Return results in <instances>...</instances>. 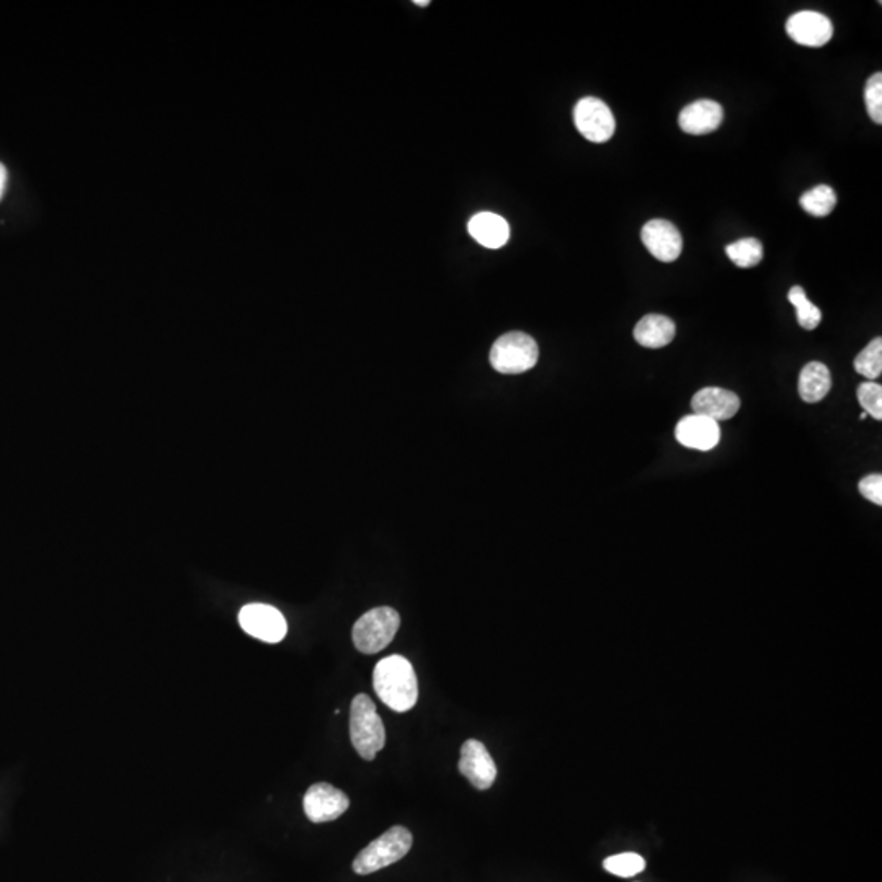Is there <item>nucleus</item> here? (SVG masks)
<instances>
[{
  "label": "nucleus",
  "instance_id": "nucleus-1",
  "mask_svg": "<svg viewBox=\"0 0 882 882\" xmlns=\"http://www.w3.org/2000/svg\"><path fill=\"white\" fill-rule=\"evenodd\" d=\"M376 695L396 713H406L419 700V682L414 667L402 655L379 660L373 672Z\"/></svg>",
  "mask_w": 882,
  "mask_h": 882
},
{
  "label": "nucleus",
  "instance_id": "nucleus-2",
  "mask_svg": "<svg viewBox=\"0 0 882 882\" xmlns=\"http://www.w3.org/2000/svg\"><path fill=\"white\" fill-rule=\"evenodd\" d=\"M350 739L353 747L363 760H375L384 744L386 729L376 711V704L368 695H357L353 698L350 709Z\"/></svg>",
  "mask_w": 882,
  "mask_h": 882
},
{
  "label": "nucleus",
  "instance_id": "nucleus-3",
  "mask_svg": "<svg viewBox=\"0 0 882 882\" xmlns=\"http://www.w3.org/2000/svg\"><path fill=\"white\" fill-rule=\"evenodd\" d=\"M410 848H412V833L406 827L396 825L358 853L353 861V871L360 876L376 873L379 869L388 868L402 860L409 853Z\"/></svg>",
  "mask_w": 882,
  "mask_h": 882
},
{
  "label": "nucleus",
  "instance_id": "nucleus-4",
  "mask_svg": "<svg viewBox=\"0 0 882 882\" xmlns=\"http://www.w3.org/2000/svg\"><path fill=\"white\" fill-rule=\"evenodd\" d=\"M489 358L492 368L502 375H520L538 363V343L523 332H510L492 345Z\"/></svg>",
  "mask_w": 882,
  "mask_h": 882
},
{
  "label": "nucleus",
  "instance_id": "nucleus-5",
  "mask_svg": "<svg viewBox=\"0 0 882 882\" xmlns=\"http://www.w3.org/2000/svg\"><path fill=\"white\" fill-rule=\"evenodd\" d=\"M401 626L396 610L381 606L361 616L353 626V644L363 654H378L391 644Z\"/></svg>",
  "mask_w": 882,
  "mask_h": 882
},
{
  "label": "nucleus",
  "instance_id": "nucleus-6",
  "mask_svg": "<svg viewBox=\"0 0 882 882\" xmlns=\"http://www.w3.org/2000/svg\"><path fill=\"white\" fill-rule=\"evenodd\" d=\"M574 121L579 133L592 143H606L615 134V116L600 98H582L575 105Z\"/></svg>",
  "mask_w": 882,
  "mask_h": 882
},
{
  "label": "nucleus",
  "instance_id": "nucleus-7",
  "mask_svg": "<svg viewBox=\"0 0 882 882\" xmlns=\"http://www.w3.org/2000/svg\"><path fill=\"white\" fill-rule=\"evenodd\" d=\"M239 624L249 636L268 644L283 641L288 633L285 616L275 606L263 603L245 605L239 613Z\"/></svg>",
  "mask_w": 882,
  "mask_h": 882
},
{
  "label": "nucleus",
  "instance_id": "nucleus-8",
  "mask_svg": "<svg viewBox=\"0 0 882 882\" xmlns=\"http://www.w3.org/2000/svg\"><path fill=\"white\" fill-rule=\"evenodd\" d=\"M304 812L314 824L339 819L350 807L347 794L329 783L312 784L304 796Z\"/></svg>",
  "mask_w": 882,
  "mask_h": 882
},
{
  "label": "nucleus",
  "instance_id": "nucleus-9",
  "mask_svg": "<svg viewBox=\"0 0 882 882\" xmlns=\"http://www.w3.org/2000/svg\"><path fill=\"white\" fill-rule=\"evenodd\" d=\"M459 773L473 784L474 788L486 791L497 778V767L486 745L479 740L469 739L461 747L458 763Z\"/></svg>",
  "mask_w": 882,
  "mask_h": 882
},
{
  "label": "nucleus",
  "instance_id": "nucleus-10",
  "mask_svg": "<svg viewBox=\"0 0 882 882\" xmlns=\"http://www.w3.org/2000/svg\"><path fill=\"white\" fill-rule=\"evenodd\" d=\"M642 242L660 262H675L683 250L682 234L665 219H652L642 228Z\"/></svg>",
  "mask_w": 882,
  "mask_h": 882
},
{
  "label": "nucleus",
  "instance_id": "nucleus-11",
  "mask_svg": "<svg viewBox=\"0 0 882 882\" xmlns=\"http://www.w3.org/2000/svg\"><path fill=\"white\" fill-rule=\"evenodd\" d=\"M786 32L799 45L820 48L832 40L833 25L829 18L819 12L802 10L789 18Z\"/></svg>",
  "mask_w": 882,
  "mask_h": 882
},
{
  "label": "nucleus",
  "instance_id": "nucleus-12",
  "mask_svg": "<svg viewBox=\"0 0 882 882\" xmlns=\"http://www.w3.org/2000/svg\"><path fill=\"white\" fill-rule=\"evenodd\" d=\"M678 443L686 448L698 451H711L721 440V428L718 422L703 415H688L680 420L675 430Z\"/></svg>",
  "mask_w": 882,
  "mask_h": 882
},
{
  "label": "nucleus",
  "instance_id": "nucleus-13",
  "mask_svg": "<svg viewBox=\"0 0 882 882\" xmlns=\"http://www.w3.org/2000/svg\"><path fill=\"white\" fill-rule=\"evenodd\" d=\"M695 414L703 415L714 422L729 420L740 409V399L735 392L722 388H704L696 392L691 401Z\"/></svg>",
  "mask_w": 882,
  "mask_h": 882
},
{
  "label": "nucleus",
  "instance_id": "nucleus-14",
  "mask_svg": "<svg viewBox=\"0 0 882 882\" xmlns=\"http://www.w3.org/2000/svg\"><path fill=\"white\" fill-rule=\"evenodd\" d=\"M724 112L714 100H698L683 108L678 116V125L685 133L693 136L713 133L721 126Z\"/></svg>",
  "mask_w": 882,
  "mask_h": 882
},
{
  "label": "nucleus",
  "instance_id": "nucleus-15",
  "mask_svg": "<svg viewBox=\"0 0 882 882\" xmlns=\"http://www.w3.org/2000/svg\"><path fill=\"white\" fill-rule=\"evenodd\" d=\"M468 231L487 249H500L510 239V226L507 221L494 213H477L469 221Z\"/></svg>",
  "mask_w": 882,
  "mask_h": 882
},
{
  "label": "nucleus",
  "instance_id": "nucleus-16",
  "mask_svg": "<svg viewBox=\"0 0 882 882\" xmlns=\"http://www.w3.org/2000/svg\"><path fill=\"white\" fill-rule=\"evenodd\" d=\"M675 335H677L675 322L660 314L642 317L634 329V339L641 347L646 348L667 347L675 339Z\"/></svg>",
  "mask_w": 882,
  "mask_h": 882
},
{
  "label": "nucleus",
  "instance_id": "nucleus-17",
  "mask_svg": "<svg viewBox=\"0 0 882 882\" xmlns=\"http://www.w3.org/2000/svg\"><path fill=\"white\" fill-rule=\"evenodd\" d=\"M832 389V375L829 368L820 361H811L802 368L799 376V394L807 404L822 401Z\"/></svg>",
  "mask_w": 882,
  "mask_h": 882
},
{
  "label": "nucleus",
  "instance_id": "nucleus-18",
  "mask_svg": "<svg viewBox=\"0 0 882 882\" xmlns=\"http://www.w3.org/2000/svg\"><path fill=\"white\" fill-rule=\"evenodd\" d=\"M801 206L804 211L816 216V218H825L829 216L835 206H837V195L833 192L829 185H819V187L807 190L801 196Z\"/></svg>",
  "mask_w": 882,
  "mask_h": 882
},
{
  "label": "nucleus",
  "instance_id": "nucleus-19",
  "mask_svg": "<svg viewBox=\"0 0 882 882\" xmlns=\"http://www.w3.org/2000/svg\"><path fill=\"white\" fill-rule=\"evenodd\" d=\"M726 254L740 268H752L763 259L762 242L758 239H742L726 247Z\"/></svg>",
  "mask_w": 882,
  "mask_h": 882
},
{
  "label": "nucleus",
  "instance_id": "nucleus-20",
  "mask_svg": "<svg viewBox=\"0 0 882 882\" xmlns=\"http://www.w3.org/2000/svg\"><path fill=\"white\" fill-rule=\"evenodd\" d=\"M789 303L796 308V316H798L799 324L802 329L814 330L819 327L822 321V312L817 308L816 304H812L807 299L806 291L801 286H793L788 294Z\"/></svg>",
  "mask_w": 882,
  "mask_h": 882
},
{
  "label": "nucleus",
  "instance_id": "nucleus-21",
  "mask_svg": "<svg viewBox=\"0 0 882 882\" xmlns=\"http://www.w3.org/2000/svg\"><path fill=\"white\" fill-rule=\"evenodd\" d=\"M603 868L618 878H633L646 868V861L637 853H620L603 861Z\"/></svg>",
  "mask_w": 882,
  "mask_h": 882
},
{
  "label": "nucleus",
  "instance_id": "nucleus-22",
  "mask_svg": "<svg viewBox=\"0 0 882 882\" xmlns=\"http://www.w3.org/2000/svg\"><path fill=\"white\" fill-rule=\"evenodd\" d=\"M856 373L868 379H876L882 373V339H874L855 360Z\"/></svg>",
  "mask_w": 882,
  "mask_h": 882
},
{
  "label": "nucleus",
  "instance_id": "nucleus-23",
  "mask_svg": "<svg viewBox=\"0 0 882 882\" xmlns=\"http://www.w3.org/2000/svg\"><path fill=\"white\" fill-rule=\"evenodd\" d=\"M858 402L866 414L882 420V386L878 383H863L858 388Z\"/></svg>",
  "mask_w": 882,
  "mask_h": 882
},
{
  "label": "nucleus",
  "instance_id": "nucleus-24",
  "mask_svg": "<svg viewBox=\"0 0 882 882\" xmlns=\"http://www.w3.org/2000/svg\"><path fill=\"white\" fill-rule=\"evenodd\" d=\"M866 107H868L869 116L874 123L881 125L882 123V74L876 72L874 76L869 77L868 84L865 89Z\"/></svg>",
  "mask_w": 882,
  "mask_h": 882
},
{
  "label": "nucleus",
  "instance_id": "nucleus-25",
  "mask_svg": "<svg viewBox=\"0 0 882 882\" xmlns=\"http://www.w3.org/2000/svg\"><path fill=\"white\" fill-rule=\"evenodd\" d=\"M860 494L876 505H882V476L871 474L860 481Z\"/></svg>",
  "mask_w": 882,
  "mask_h": 882
},
{
  "label": "nucleus",
  "instance_id": "nucleus-26",
  "mask_svg": "<svg viewBox=\"0 0 882 882\" xmlns=\"http://www.w3.org/2000/svg\"><path fill=\"white\" fill-rule=\"evenodd\" d=\"M7 183H9V172L5 169L4 164H0V200L4 198Z\"/></svg>",
  "mask_w": 882,
  "mask_h": 882
},
{
  "label": "nucleus",
  "instance_id": "nucleus-27",
  "mask_svg": "<svg viewBox=\"0 0 882 882\" xmlns=\"http://www.w3.org/2000/svg\"><path fill=\"white\" fill-rule=\"evenodd\" d=\"M414 4L420 5V7H427V5H430V0H415Z\"/></svg>",
  "mask_w": 882,
  "mask_h": 882
},
{
  "label": "nucleus",
  "instance_id": "nucleus-28",
  "mask_svg": "<svg viewBox=\"0 0 882 882\" xmlns=\"http://www.w3.org/2000/svg\"><path fill=\"white\" fill-rule=\"evenodd\" d=\"M866 417H868V414H866V412H865V414H861L860 419H861V420H865Z\"/></svg>",
  "mask_w": 882,
  "mask_h": 882
}]
</instances>
